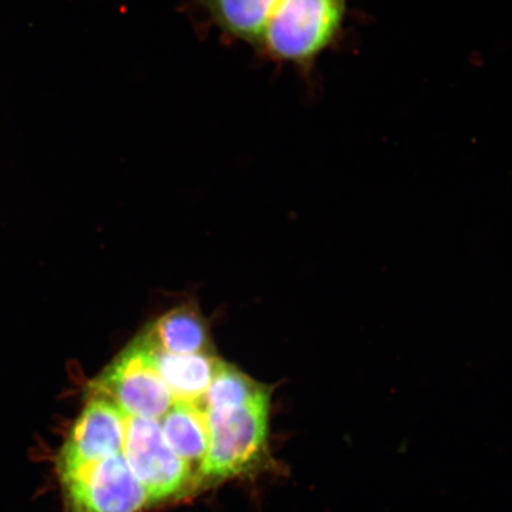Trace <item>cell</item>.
<instances>
[{"mask_svg": "<svg viewBox=\"0 0 512 512\" xmlns=\"http://www.w3.org/2000/svg\"><path fill=\"white\" fill-rule=\"evenodd\" d=\"M349 0H281L256 50L268 60L311 72L341 38Z\"/></svg>", "mask_w": 512, "mask_h": 512, "instance_id": "6da1fadb", "label": "cell"}, {"mask_svg": "<svg viewBox=\"0 0 512 512\" xmlns=\"http://www.w3.org/2000/svg\"><path fill=\"white\" fill-rule=\"evenodd\" d=\"M268 412L267 389L240 407L206 411L209 444L201 475L238 476L258 463L266 450Z\"/></svg>", "mask_w": 512, "mask_h": 512, "instance_id": "7a4b0ae2", "label": "cell"}, {"mask_svg": "<svg viewBox=\"0 0 512 512\" xmlns=\"http://www.w3.org/2000/svg\"><path fill=\"white\" fill-rule=\"evenodd\" d=\"M56 476L66 512H139L150 503L124 453Z\"/></svg>", "mask_w": 512, "mask_h": 512, "instance_id": "3957f363", "label": "cell"}, {"mask_svg": "<svg viewBox=\"0 0 512 512\" xmlns=\"http://www.w3.org/2000/svg\"><path fill=\"white\" fill-rule=\"evenodd\" d=\"M91 393L114 402L128 418L160 421L175 402L155 362L138 339L93 381Z\"/></svg>", "mask_w": 512, "mask_h": 512, "instance_id": "277c9868", "label": "cell"}, {"mask_svg": "<svg viewBox=\"0 0 512 512\" xmlns=\"http://www.w3.org/2000/svg\"><path fill=\"white\" fill-rule=\"evenodd\" d=\"M124 456L150 503L181 494L194 477L190 465L166 441L158 420L127 418Z\"/></svg>", "mask_w": 512, "mask_h": 512, "instance_id": "5b68a950", "label": "cell"}, {"mask_svg": "<svg viewBox=\"0 0 512 512\" xmlns=\"http://www.w3.org/2000/svg\"><path fill=\"white\" fill-rule=\"evenodd\" d=\"M127 418L114 402L91 393L57 453L56 473L124 453Z\"/></svg>", "mask_w": 512, "mask_h": 512, "instance_id": "8992f818", "label": "cell"}, {"mask_svg": "<svg viewBox=\"0 0 512 512\" xmlns=\"http://www.w3.org/2000/svg\"><path fill=\"white\" fill-rule=\"evenodd\" d=\"M147 347L169 354L195 355L214 352L206 319L195 305L175 307L147 326L138 337Z\"/></svg>", "mask_w": 512, "mask_h": 512, "instance_id": "52a82bcc", "label": "cell"}, {"mask_svg": "<svg viewBox=\"0 0 512 512\" xmlns=\"http://www.w3.org/2000/svg\"><path fill=\"white\" fill-rule=\"evenodd\" d=\"M138 342L149 352L175 402L201 403L202 405L204 395L208 392L210 383L222 363L215 352L175 355L147 347L139 339Z\"/></svg>", "mask_w": 512, "mask_h": 512, "instance_id": "ba28073f", "label": "cell"}, {"mask_svg": "<svg viewBox=\"0 0 512 512\" xmlns=\"http://www.w3.org/2000/svg\"><path fill=\"white\" fill-rule=\"evenodd\" d=\"M281 0H201L211 25L229 40L258 48L268 21Z\"/></svg>", "mask_w": 512, "mask_h": 512, "instance_id": "9c48e42d", "label": "cell"}, {"mask_svg": "<svg viewBox=\"0 0 512 512\" xmlns=\"http://www.w3.org/2000/svg\"><path fill=\"white\" fill-rule=\"evenodd\" d=\"M160 426L177 456L201 473L209 444L207 414L201 403L174 402Z\"/></svg>", "mask_w": 512, "mask_h": 512, "instance_id": "30bf717a", "label": "cell"}, {"mask_svg": "<svg viewBox=\"0 0 512 512\" xmlns=\"http://www.w3.org/2000/svg\"><path fill=\"white\" fill-rule=\"evenodd\" d=\"M266 390L242 371L226 362L220 364L208 392L204 395V411H221L245 405Z\"/></svg>", "mask_w": 512, "mask_h": 512, "instance_id": "8fae6325", "label": "cell"}]
</instances>
